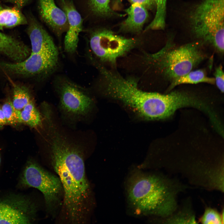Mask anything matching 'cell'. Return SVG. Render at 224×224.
Wrapping results in <instances>:
<instances>
[{"label":"cell","mask_w":224,"mask_h":224,"mask_svg":"<svg viewBox=\"0 0 224 224\" xmlns=\"http://www.w3.org/2000/svg\"><path fill=\"white\" fill-rule=\"evenodd\" d=\"M215 83L222 93L224 92V75L223 68L222 65L217 67L214 73Z\"/></svg>","instance_id":"cell-20"},{"label":"cell","mask_w":224,"mask_h":224,"mask_svg":"<svg viewBox=\"0 0 224 224\" xmlns=\"http://www.w3.org/2000/svg\"><path fill=\"white\" fill-rule=\"evenodd\" d=\"M6 124H7V123L2 107L0 106V127L3 126Z\"/></svg>","instance_id":"cell-23"},{"label":"cell","mask_w":224,"mask_h":224,"mask_svg":"<svg viewBox=\"0 0 224 224\" xmlns=\"http://www.w3.org/2000/svg\"><path fill=\"white\" fill-rule=\"evenodd\" d=\"M21 123L32 128L39 127L42 124L41 115L32 100L21 110Z\"/></svg>","instance_id":"cell-15"},{"label":"cell","mask_w":224,"mask_h":224,"mask_svg":"<svg viewBox=\"0 0 224 224\" xmlns=\"http://www.w3.org/2000/svg\"><path fill=\"white\" fill-rule=\"evenodd\" d=\"M38 9L42 20L58 36L67 31L68 22L66 13L54 0H38Z\"/></svg>","instance_id":"cell-10"},{"label":"cell","mask_w":224,"mask_h":224,"mask_svg":"<svg viewBox=\"0 0 224 224\" xmlns=\"http://www.w3.org/2000/svg\"><path fill=\"white\" fill-rule=\"evenodd\" d=\"M20 184L24 188L32 187L43 194L47 210L55 216L63 199V190L58 176L49 172L37 163L28 161L21 175Z\"/></svg>","instance_id":"cell-5"},{"label":"cell","mask_w":224,"mask_h":224,"mask_svg":"<svg viewBox=\"0 0 224 224\" xmlns=\"http://www.w3.org/2000/svg\"><path fill=\"white\" fill-rule=\"evenodd\" d=\"M61 3L68 25L64 39V50L67 53L72 54L77 48L78 36L82 30L83 20L72 1L62 0Z\"/></svg>","instance_id":"cell-11"},{"label":"cell","mask_w":224,"mask_h":224,"mask_svg":"<svg viewBox=\"0 0 224 224\" xmlns=\"http://www.w3.org/2000/svg\"><path fill=\"white\" fill-rule=\"evenodd\" d=\"M224 0H202L190 12L188 21L194 37L224 52Z\"/></svg>","instance_id":"cell-4"},{"label":"cell","mask_w":224,"mask_h":224,"mask_svg":"<svg viewBox=\"0 0 224 224\" xmlns=\"http://www.w3.org/2000/svg\"><path fill=\"white\" fill-rule=\"evenodd\" d=\"M5 2L14 4L15 6L20 9L27 5L31 0H2Z\"/></svg>","instance_id":"cell-22"},{"label":"cell","mask_w":224,"mask_h":224,"mask_svg":"<svg viewBox=\"0 0 224 224\" xmlns=\"http://www.w3.org/2000/svg\"><path fill=\"white\" fill-rule=\"evenodd\" d=\"M202 43L198 40L174 47L169 40L158 52L146 55V59L165 77L172 81L191 71L204 60L205 56L200 48Z\"/></svg>","instance_id":"cell-3"},{"label":"cell","mask_w":224,"mask_h":224,"mask_svg":"<svg viewBox=\"0 0 224 224\" xmlns=\"http://www.w3.org/2000/svg\"><path fill=\"white\" fill-rule=\"evenodd\" d=\"M167 0H153L156 8L155 17L145 30H159L164 29L166 24Z\"/></svg>","instance_id":"cell-16"},{"label":"cell","mask_w":224,"mask_h":224,"mask_svg":"<svg viewBox=\"0 0 224 224\" xmlns=\"http://www.w3.org/2000/svg\"><path fill=\"white\" fill-rule=\"evenodd\" d=\"M31 100L30 93L27 88L20 85H14L12 101L16 109L21 110Z\"/></svg>","instance_id":"cell-17"},{"label":"cell","mask_w":224,"mask_h":224,"mask_svg":"<svg viewBox=\"0 0 224 224\" xmlns=\"http://www.w3.org/2000/svg\"><path fill=\"white\" fill-rule=\"evenodd\" d=\"M201 222L203 224L223 223V216L222 217L216 210L208 208L205 211Z\"/></svg>","instance_id":"cell-19"},{"label":"cell","mask_w":224,"mask_h":224,"mask_svg":"<svg viewBox=\"0 0 224 224\" xmlns=\"http://www.w3.org/2000/svg\"><path fill=\"white\" fill-rule=\"evenodd\" d=\"M51 129V162L63 187L62 207L65 219L72 224L85 223L90 210L91 191L83 154Z\"/></svg>","instance_id":"cell-1"},{"label":"cell","mask_w":224,"mask_h":224,"mask_svg":"<svg viewBox=\"0 0 224 224\" xmlns=\"http://www.w3.org/2000/svg\"><path fill=\"white\" fill-rule=\"evenodd\" d=\"M125 12L128 17L121 25V29L126 32H140L148 17L147 9L138 3H134Z\"/></svg>","instance_id":"cell-12"},{"label":"cell","mask_w":224,"mask_h":224,"mask_svg":"<svg viewBox=\"0 0 224 224\" xmlns=\"http://www.w3.org/2000/svg\"><path fill=\"white\" fill-rule=\"evenodd\" d=\"M37 206L29 198L11 194L0 197V224H30L35 220Z\"/></svg>","instance_id":"cell-8"},{"label":"cell","mask_w":224,"mask_h":224,"mask_svg":"<svg viewBox=\"0 0 224 224\" xmlns=\"http://www.w3.org/2000/svg\"><path fill=\"white\" fill-rule=\"evenodd\" d=\"M89 43L92 51L100 61L114 66L117 59L135 47L138 41L109 30L100 29L91 33Z\"/></svg>","instance_id":"cell-7"},{"label":"cell","mask_w":224,"mask_h":224,"mask_svg":"<svg viewBox=\"0 0 224 224\" xmlns=\"http://www.w3.org/2000/svg\"><path fill=\"white\" fill-rule=\"evenodd\" d=\"M58 52L53 41L38 52L31 53L29 57L20 62L12 63L0 61V69L7 73L17 76H47L57 67Z\"/></svg>","instance_id":"cell-6"},{"label":"cell","mask_w":224,"mask_h":224,"mask_svg":"<svg viewBox=\"0 0 224 224\" xmlns=\"http://www.w3.org/2000/svg\"><path fill=\"white\" fill-rule=\"evenodd\" d=\"M57 90L60 106L68 114L84 115L92 107L93 100L84 88L66 78L59 79Z\"/></svg>","instance_id":"cell-9"},{"label":"cell","mask_w":224,"mask_h":224,"mask_svg":"<svg viewBox=\"0 0 224 224\" xmlns=\"http://www.w3.org/2000/svg\"><path fill=\"white\" fill-rule=\"evenodd\" d=\"M128 198L134 209L141 213L169 216L175 210L174 191L162 178L141 172L133 173L127 185Z\"/></svg>","instance_id":"cell-2"},{"label":"cell","mask_w":224,"mask_h":224,"mask_svg":"<svg viewBox=\"0 0 224 224\" xmlns=\"http://www.w3.org/2000/svg\"><path fill=\"white\" fill-rule=\"evenodd\" d=\"M131 3H138L147 9H152L155 5L153 0H129Z\"/></svg>","instance_id":"cell-21"},{"label":"cell","mask_w":224,"mask_h":224,"mask_svg":"<svg viewBox=\"0 0 224 224\" xmlns=\"http://www.w3.org/2000/svg\"><path fill=\"white\" fill-rule=\"evenodd\" d=\"M27 24V18L20 9L16 6L11 7L0 4V30Z\"/></svg>","instance_id":"cell-13"},{"label":"cell","mask_w":224,"mask_h":224,"mask_svg":"<svg viewBox=\"0 0 224 224\" xmlns=\"http://www.w3.org/2000/svg\"><path fill=\"white\" fill-rule=\"evenodd\" d=\"M124 0H113L112 5L114 8L117 7Z\"/></svg>","instance_id":"cell-24"},{"label":"cell","mask_w":224,"mask_h":224,"mask_svg":"<svg viewBox=\"0 0 224 224\" xmlns=\"http://www.w3.org/2000/svg\"><path fill=\"white\" fill-rule=\"evenodd\" d=\"M1 107L8 124L16 125L21 123V110L15 108L10 99L3 104Z\"/></svg>","instance_id":"cell-18"},{"label":"cell","mask_w":224,"mask_h":224,"mask_svg":"<svg viewBox=\"0 0 224 224\" xmlns=\"http://www.w3.org/2000/svg\"><path fill=\"white\" fill-rule=\"evenodd\" d=\"M1 156H0V165L1 164Z\"/></svg>","instance_id":"cell-25"},{"label":"cell","mask_w":224,"mask_h":224,"mask_svg":"<svg viewBox=\"0 0 224 224\" xmlns=\"http://www.w3.org/2000/svg\"><path fill=\"white\" fill-rule=\"evenodd\" d=\"M201 82L215 84L214 78L208 77L204 70L199 69L191 71L173 80L170 86V90L175 86L182 84H196Z\"/></svg>","instance_id":"cell-14"}]
</instances>
